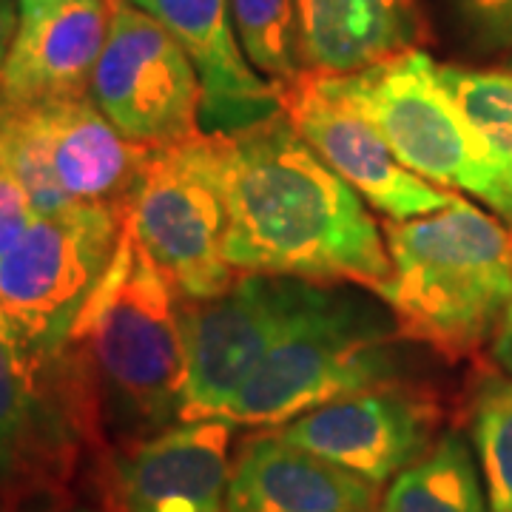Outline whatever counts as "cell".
I'll return each mask as SVG.
<instances>
[{"instance_id": "3", "label": "cell", "mask_w": 512, "mask_h": 512, "mask_svg": "<svg viewBox=\"0 0 512 512\" xmlns=\"http://www.w3.org/2000/svg\"><path fill=\"white\" fill-rule=\"evenodd\" d=\"M390 276L376 296L407 342L461 359L493 342L512 308V231L464 197L387 225Z\"/></svg>"}, {"instance_id": "9", "label": "cell", "mask_w": 512, "mask_h": 512, "mask_svg": "<svg viewBox=\"0 0 512 512\" xmlns=\"http://www.w3.org/2000/svg\"><path fill=\"white\" fill-rule=\"evenodd\" d=\"M89 97L140 146H174L202 134V83L191 57L131 0H114Z\"/></svg>"}, {"instance_id": "22", "label": "cell", "mask_w": 512, "mask_h": 512, "mask_svg": "<svg viewBox=\"0 0 512 512\" xmlns=\"http://www.w3.org/2000/svg\"><path fill=\"white\" fill-rule=\"evenodd\" d=\"M0 165L23 185L37 217L60 214L77 202L63 191L43 128L32 109H3L0 117Z\"/></svg>"}, {"instance_id": "18", "label": "cell", "mask_w": 512, "mask_h": 512, "mask_svg": "<svg viewBox=\"0 0 512 512\" xmlns=\"http://www.w3.org/2000/svg\"><path fill=\"white\" fill-rule=\"evenodd\" d=\"M32 111L63 191L74 202L126 205L151 148L123 137L89 94L32 106Z\"/></svg>"}, {"instance_id": "30", "label": "cell", "mask_w": 512, "mask_h": 512, "mask_svg": "<svg viewBox=\"0 0 512 512\" xmlns=\"http://www.w3.org/2000/svg\"><path fill=\"white\" fill-rule=\"evenodd\" d=\"M0 117H3V106H0Z\"/></svg>"}, {"instance_id": "23", "label": "cell", "mask_w": 512, "mask_h": 512, "mask_svg": "<svg viewBox=\"0 0 512 512\" xmlns=\"http://www.w3.org/2000/svg\"><path fill=\"white\" fill-rule=\"evenodd\" d=\"M441 86L495 154L512 165V72L439 63Z\"/></svg>"}, {"instance_id": "28", "label": "cell", "mask_w": 512, "mask_h": 512, "mask_svg": "<svg viewBox=\"0 0 512 512\" xmlns=\"http://www.w3.org/2000/svg\"><path fill=\"white\" fill-rule=\"evenodd\" d=\"M29 512H111L97 507V504H89V501H72V498H63L60 493L46 495V501H40L35 510Z\"/></svg>"}, {"instance_id": "8", "label": "cell", "mask_w": 512, "mask_h": 512, "mask_svg": "<svg viewBox=\"0 0 512 512\" xmlns=\"http://www.w3.org/2000/svg\"><path fill=\"white\" fill-rule=\"evenodd\" d=\"M123 205L77 202L37 217L0 256V322L37 353L69 345L74 322L114 259Z\"/></svg>"}, {"instance_id": "29", "label": "cell", "mask_w": 512, "mask_h": 512, "mask_svg": "<svg viewBox=\"0 0 512 512\" xmlns=\"http://www.w3.org/2000/svg\"><path fill=\"white\" fill-rule=\"evenodd\" d=\"M60 3H66V0H18L20 20L26 23V20L43 18V15H49L52 9H57Z\"/></svg>"}, {"instance_id": "11", "label": "cell", "mask_w": 512, "mask_h": 512, "mask_svg": "<svg viewBox=\"0 0 512 512\" xmlns=\"http://www.w3.org/2000/svg\"><path fill=\"white\" fill-rule=\"evenodd\" d=\"M439 427V396L404 379L313 407L274 430L382 487L436 444Z\"/></svg>"}, {"instance_id": "2", "label": "cell", "mask_w": 512, "mask_h": 512, "mask_svg": "<svg viewBox=\"0 0 512 512\" xmlns=\"http://www.w3.org/2000/svg\"><path fill=\"white\" fill-rule=\"evenodd\" d=\"M69 348L92 384L100 430L120 447L180 421L183 296L126 220L111 265L74 322Z\"/></svg>"}, {"instance_id": "26", "label": "cell", "mask_w": 512, "mask_h": 512, "mask_svg": "<svg viewBox=\"0 0 512 512\" xmlns=\"http://www.w3.org/2000/svg\"><path fill=\"white\" fill-rule=\"evenodd\" d=\"M20 26V9L15 6V0H0V74H3V63L9 55V46L18 35ZM0 106H3V97H0Z\"/></svg>"}, {"instance_id": "24", "label": "cell", "mask_w": 512, "mask_h": 512, "mask_svg": "<svg viewBox=\"0 0 512 512\" xmlns=\"http://www.w3.org/2000/svg\"><path fill=\"white\" fill-rule=\"evenodd\" d=\"M461 37L478 52L512 49V0H444Z\"/></svg>"}, {"instance_id": "5", "label": "cell", "mask_w": 512, "mask_h": 512, "mask_svg": "<svg viewBox=\"0 0 512 512\" xmlns=\"http://www.w3.org/2000/svg\"><path fill=\"white\" fill-rule=\"evenodd\" d=\"M436 66L424 49H410L325 80L382 134L407 171L444 191L476 197L512 228V165L470 126L441 86Z\"/></svg>"}, {"instance_id": "27", "label": "cell", "mask_w": 512, "mask_h": 512, "mask_svg": "<svg viewBox=\"0 0 512 512\" xmlns=\"http://www.w3.org/2000/svg\"><path fill=\"white\" fill-rule=\"evenodd\" d=\"M493 359L501 365V370H507V376H512V308L501 319L498 330H495Z\"/></svg>"}, {"instance_id": "25", "label": "cell", "mask_w": 512, "mask_h": 512, "mask_svg": "<svg viewBox=\"0 0 512 512\" xmlns=\"http://www.w3.org/2000/svg\"><path fill=\"white\" fill-rule=\"evenodd\" d=\"M37 220L23 185L0 165V256L9 254Z\"/></svg>"}, {"instance_id": "16", "label": "cell", "mask_w": 512, "mask_h": 512, "mask_svg": "<svg viewBox=\"0 0 512 512\" xmlns=\"http://www.w3.org/2000/svg\"><path fill=\"white\" fill-rule=\"evenodd\" d=\"M111 9L114 0H66L43 18L20 20L0 74L3 109L86 97Z\"/></svg>"}, {"instance_id": "13", "label": "cell", "mask_w": 512, "mask_h": 512, "mask_svg": "<svg viewBox=\"0 0 512 512\" xmlns=\"http://www.w3.org/2000/svg\"><path fill=\"white\" fill-rule=\"evenodd\" d=\"M231 436L234 424L225 419L177 421L157 436L117 447L114 512H225Z\"/></svg>"}, {"instance_id": "21", "label": "cell", "mask_w": 512, "mask_h": 512, "mask_svg": "<svg viewBox=\"0 0 512 512\" xmlns=\"http://www.w3.org/2000/svg\"><path fill=\"white\" fill-rule=\"evenodd\" d=\"M231 18L248 63L274 86L299 80V23L296 0H231Z\"/></svg>"}, {"instance_id": "4", "label": "cell", "mask_w": 512, "mask_h": 512, "mask_svg": "<svg viewBox=\"0 0 512 512\" xmlns=\"http://www.w3.org/2000/svg\"><path fill=\"white\" fill-rule=\"evenodd\" d=\"M402 342L407 339L382 299L313 282L305 305L222 419L271 430L342 396L404 382Z\"/></svg>"}, {"instance_id": "7", "label": "cell", "mask_w": 512, "mask_h": 512, "mask_svg": "<svg viewBox=\"0 0 512 512\" xmlns=\"http://www.w3.org/2000/svg\"><path fill=\"white\" fill-rule=\"evenodd\" d=\"M123 214L183 299H211L234 282L237 274L225 262L228 211L217 134L202 131L183 143L151 148Z\"/></svg>"}, {"instance_id": "15", "label": "cell", "mask_w": 512, "mask_h": 512, "mask_svg": "<svg viewBox=\"0 0 512 512\" xmlns=\"http://www.w3.org/2000/svg\"><path fill=\"white\" fill-rule=\"evenodd\" d=\"M382 487L296 447L279 430L256 433L231 458L225 512H379Z\"/></svg>"}, {"instance_id": "20", "label": "cell", "mask_w": 512, "mask_h": 512, "mask_svg": "<svg viewBox=\"0 0 512 512\" xmlns=\"http://www.w3.org/2000/svg\"><path fill=\"white\" fill-rule=\"evenodd\" d=\"M467 427L490 512H512V376L478 373L467 399Z\"/></svg>"}, {"instance_id": "10", "label": "cell", "mask_w": 512, "mask_h": 512, "mask_svg": "<svg viewBox=\"0 0 512 512\" xmlns=\"http://www.w3.org/2000/svg\"><path fill=\"white\" fill-rule=\"evenodd\" d=\"M313 282L237 274L211 299H183L185 384L180 421L222 419L225 407L305 305Z\"/></svg>"}, {"instance_id": "19", "label": "cell", "mask_w": 512, "mask_h": 512, "mask_svg": "<svg viewBox=\"0 0 512 512\" xmlns=\"http://www.w3.org/2000/svg\"><path fill=\"white\" fill-rule=\"evenodd\" d=\"M379 512H490L473 444L444 430L424 456L390 481Z\"/></svg>"}, {"instance_id": "6", "label": "cell", "mask_w": 512, "mask_h": 512, "mask_svg": "<svg viewBox=\"0 0 512 512\" xmlns=\"http://www.w3.org/2000/svg\"><path fill=\"white\" fill-rule=\"evenodd\" d=\"M97 433V402L74 350H29L0 322V501L60 493Z\"/></svg>"}, {"instance_id": "1", "label": "cell", "mask_w": 512, "mask_h": 512, "mask_svg": "<svg viewBox=\"0 0 512 512\" xmlns=\"http://www.w3.org/2000/svg\"><path fill=\"white\" fill-rule=\"evenodd\" d=\"M217 160L228 211L225 262L234 274L353 282L373 293L387 282V237L367 202L319 160L282 111L217 134Z\"/></svg>"}, {"instance_id": "12", "label": "cell", "mask_w": 512, "mask_h": 512, "mask_svg": "<svg viewBox=\"0 0 512 512\" xmlns=\"http://www.w3.org/2000/svg\"><path fill=\"white\" fill-rule=\"evenodd\" d=\"M282 114L299 137L387 220L404 222L447 208L453 194L407 171L384 137L328 86L322 74H302L279 89Z\"/></svg>"}, {"instance_id": "17", "label": "cell", "mask_w": 512, "mask_h": 512, "mask_svg": "<svg viewBox=\"0 0 512 512\" xmlns=\"http://www.w3.org/2000/svg\"><path fill=\"white\" fill-rule=\"evenodd\" d=\"M299 57L308 74L339 77L419 49V0H296Z\"/></svg>"}, {"instance_id": "14", "label": "cell", "mask_w": 512, "mask_h": 512, "mask_svg": "<svg viewBox=\"0 0 512 512\" xmlns=\"http://www.w3.org/2000/svg\"><path fill=\"white\" fill-rule=\"evenodd\" d=\"M165 26L191 57L202 83V126L217 134L251 128L282 111L279 86L248 63L231 0H131Z\"/></svg>"}]
</instances>
